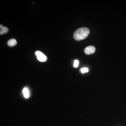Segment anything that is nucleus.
Here are the masks:
<instances>
[{
    "mask_svg": "<svg viewBox=\"0 0 126 126\" xmlns=\"http://www.w3.org/2000/svg\"><path fill=\"white\" fill-rule=\"evenodd\" d=\"M90 33V31L87 27H82L78 29L74 34V38L77 41L83 40L86 38Z\"/></svg>",
    "mask_w": 126,
    "mask_h": 126,
    "instance_id": "1",
    "label": "nucleus"
},
{
    "mask_svg": "<svg viewBox=\"0 0 126 126\" xmlns=\"http://www.w3.org/2000/svg\"><path fill=\"white\" fill-rule=\"evenodd\" d=\"M37 59L39 61L41 62H45L47 61V56L40 51H36L35 52Z\"/></svg>",
    "mask_w": 126,
    "mask_h": 126,
    "instance_id": "2",
    "label": "nucleus"
},
{
    "mask_svg": "<svg viewBox=\"0 0 126 126\" xmlns=\"http://www.w3.org/2000/svg\"><path fill=\"white\" fill-rule=\"evenodd\" d=\"M96 49L95 47L93 46H89L85 48L84 52L87 55H90L94 53Z\"/></svg>",
    "mask_w": 126,
    "mask_h": 126,
    "instance_id": "3",
    "label": "nucleus"
},
{
    "mask_svg": "<svg viewBox=\"0 0 126 126\" xmlns=\"http://www.w3.org/2000/svg\"><path fill=\"white\" fill-rule=\"evenodd\" d=\"M17 41L14 39H12L9 40L7 42V45L9 47H12L16 45Z\"/></svg>",
    "mask_w": 126,
    "mask_h": 126,
    "instance_id": "4",
    "label": "nucleus"
},
{
    "mask_svg": "<svg viewBox=\"0 0 126 126\" xmlns=\"http://www.w3.org/2000/svg\"><path fill=\"white\" fill-rule=\"evenodd\" d=\"M23 92L24 96L25 98H28L30 96L29 92L27 88H24L23 89Z\"/></svg>",
    "mask_w": 126,
    "mask_h": 126,
    "instance_id": "5",
    "label": "nucleus"
},
{
    "mask_svg": "<svg viewBox=\"0 0 126 126\" xmlns=\"http://www.w3.org/2000/svg\"><path fill=\"white\" fill-rule=\"evenodd\" d=\"M9 29L7 27L3 26L0 30V35H2L4 34L7 33Z\"/></svg>",
    "mask_w": 126,
    "mask_h": 126,
    "instance_id": "6",
    "label": "nucleus"
},
{
    "mask_svg": "<svg viewBox=\"0 0 126 126\" xmlns=\"http://www.w3.org/2000/svg\"><path fill=\"white\" fill-rule=\"evenodd\" d=\"M81 72L82 73H87L88 72V69L87 68H84L81 69Z\"/></svg>",
    "mask_w": 126,
    "mask_h": 126,
    "instance_id": "7",
    "label": "nucleus"
},
{
    "mask_svg": "<svg viewBox=\"0 0 126 126\" xmlns=\"http://www.w3.org/2000/svg\"><path fill=\"white\" fill-rule=\"evenodd\" d=\"M79 65V61L78 60H75L74 61V67L75 68L78 67Z\"/></svg>",
    "mask_w": 126,
    "mask_h": 126,
    "instance_id": "8",
    "label": "nucleus"
},
{
    "mask_svg": "<svg viewBox=\"0 0 126 126\" xmlns=\"http://www.w3.org/2000/svg\"><path fill=\"white\" fill-rule=\"evenodd\" d=\"M3 27V25H0V29H1V28H2V27Z\"/></svg>",
    "mask_w": 126,
    "mask_h": 126,
    "instance_id": "9",
    "label": "nucleus"
}]
</instances>
